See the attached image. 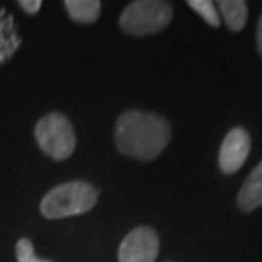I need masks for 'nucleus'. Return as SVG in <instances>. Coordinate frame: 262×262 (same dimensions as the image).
<instances>
[{
    "label": "nucleus",
    "mask_w": 262,
    "mask_h": 262,
    "mask_svg": "<svg viewBox=\"0 0 262 262\" xmlns=\"http://www.w3.org/2000/svg\"><path fill=\"white\" fill-rule=\"evenodd\" d=\"M170 135V124L165 118L131 109L118 118L114 140L123 155L146 162L157 159L165 150Z\"/></svg>",
    "instance_id": "f257e3e1"
},
{
    "label": "nucleus",
    "mask_w": 262,
    "mask_h": 262,
    "mask_svg": "<svg viewBox=\"0 0 262 262\" xmlns=\"http://www.w3.org/2000/svg\"><path fill=\"white\" fill-rule=\"evenodd\" d=\"M97 191L89 182L73 181L53 187L41 201V213L46 218H67L83 214L96 206Z\"/></svg>",
    "instance_id": "f03ea898"
},
{
    "label": "nucleus",
    "mask_w": 262,
    "mask_h": 262,
    "mask_svg": "<svg viewBox=\"0 0 262 262\" xmlns=\"http://www.w3.org/2000/svg\"><path fill=\"white\" fill-rule=\"evenodd\" d=\"M172 20V5L160 0H136L121 12L119 28L131 36H148L164 31Z\"/></svg>",
    "instance_id": "7ed1b4c3"
},
{
    "label": "nucleus",
    "mask_w": 262,
    "mask_h": 262,
    "mask_svg": "<svg viewBox=\"0 0 262 262\" xmlns=\"http://www.w3.org/2000/svg\"><path fill=\"white\" fill-rule=\"evenodd\" d=\"M36 140L46 155L56 160L68 159L75 150V133L70 121L60 113H51L36 124Z\"/></svg>",
    "instance_id": "20e7f679"
},
{
    "label": "nucleus",
    "mask_w": 262,
    "mask_h": 262,
    "mask_svg": "<svg viewBox=\"0 0 262 262\" xmlns=\"http://www.w3.org/2000/svg\"><path fill=\"white\" fill-rule=\"evenodd\" d=\"M160 250L159 235L150 227H136L119 245V262H155Z\"/></svg>",
    "instance_id": "39448f33"
},
{
    "label": "nucleus",
    "mask_w": 262,
    "mask_h": 262,
    "mask_svg": "<svg viewBox=\"0 0 262 262\" xmlns=\"http://www.w3.org/2000/svg\"><path fill=\"white\" fill-rule=\"evenodd\" d=\"M250 154V135L245 128L230 129L223 138L222 148L218 154V165L223 174H235L242 169Z\"/></svg>",
    "instance_id": "423d86ee"
},
{
    "label": "nucleus",
    "mask_w": 262,
    "mask_h": 262,
    "mask_svg": "<svg viewBox=\"0 0 262 262\" xmlns=\"http://www.w3.org/2000/svg\"><path fill=\"white\" fill-rule=\"evenodd\" d=\"M237 204L244 213H252L262 206V160L250 170L237 194Z\"/></svg>",
    "instance_id": "0eeeda50"
},
{
    "label": "nucleus",
    "mask_w": 262,
    "mask_h": 262,
    "mask_svg": "<svg viewBox=\"0 0 262 262\" xmlns=\"http://www.w3.org/2000/svg\"><path fill=\"white\" fill-rule=\"evenodd\" d=\"M20 45V36L17 34V28L12 15L5 9H0V65L5 63Z\"/></svg>",
    "instance_id": "6e6552de"
},
{
    "label": "nucleus",
    "mask_w": 262,
    "mask_h": 262,
    "mask_svg": "<svg viewBox=\"0 0 262 262\" xmlns=\"http://www.w3.org/2000/svg\"><path fill=\"white\" fill-rule=\"evenodd\" d=\"M220 12H222L228 29L235 31V33L242 31L245 23H247L249 9L244 0H222L220 2Z\"/></svg>",
    "instance_id": "1a4fd4ad"
},
{
    "label": "nucleus",
    "mask_w": 262,
    "mask_h": 262,
    "mask_svg": "<svg viewBox=\"0 0 262 262\" xmlns=\"http://www.w3.org/2000/svg\"><path fill=\"white\" fill-rule=\"evenodd\" d=\"M65 9L75 23L83 24L96 23L101 15V2L99 0H67Z\"/></svg>",
    "instance_id": "9d476101"
},
{
    "label": "nucleus",
    "mask_w": 262,
    "mask_h": 262,
    "mask_svg": "<svg viewBox=\"0 0 262 262\" xmlns=\"http://www.w3.org/2000/svg\"><path fill=\"white\" fill-rule=\"evenodd\" d=\"M187 5L198 12L201 17L206 20V23L211 26V28H220L222 20H220V14H218V9L211 0H189Z\"/></svg>",
    "instance_id": "9b49d317"
},
{
    "label": "nucleus",
    "mask_w": 262,
    "mask_h": 262,
    "mask_svg": "<svg viewBox=\"0 0 262 262\" xmlns=\"http://www.w3.org/2000/svg\"><path fill=\"white\" fill-rule=\"evenodd\" d=\"M15 255H17V262H51V260L39 259L38 255L34 254L33 244H31L29 238L19 240L17 245H15Z\"/></svg>",
    "instance_id": "f8f14e48"
},
{
    "label": "nucleus",
    "mask_w": 262,
    "mask_h": 262,
    "mask_svg": "<svg viewBox=\"0 0 262 262\" xmlns=\"http://www.w3.org/2000/svg\"><path fill=\"white\" fill-rule=\"evenodd\" d=\"M19 5L28 14H36L41 9V0H20Z\"/></svg>",
    "instance_id": "ddd939ff"
},
{
    "label": "nucleus",
    "mask_w": 262,
    "mask_h": 262,
    "mask_svg": "<svg viewBox=\"0 0 262 262\" xmlns=\"http://www.w3.org/2000/svg\"><path fill=\"white\" fill-rule=\"evenodd\" d=\"M255 45H257L259 55L262 56V14L259 17V23H257V31H255Z\"/></svg>",
    "instance_id": "4468645a"
}]
</instances>
